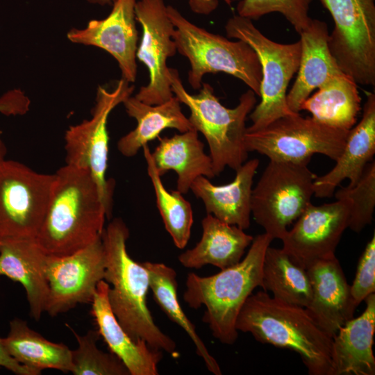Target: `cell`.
I'll return each mask as SVG.
<instances>
[{
    "instance_id": "32",
    "label": "cell",
    "mask_w": 375,
    "mask_h": 375,
    "mask_svg": "<svg viewBox=\"0 0 375 375\" xmlns=\"http://www.w3.org/2000/svg\"><path fill=\"white\" fill-rule=\"evenodd\" d=\"M336 199H348L351 202L348 228L360 232L373 219L375 207V162H369L352 187H341L335 194Z\"/></svg>"
},
{
    "instance_id": "7",
    "label": "cell",
    "mask_w": 375,
    "mask_h": 375,
    "mask_svg": "<svg viewBox=\"0 0 375 375\" xmlns=\"http://www.w3.org/2000/svg\"><path fill=\"white\" fill-rule=\"evenodd\" d=\"M225 30L228 38L242 40L251 47L262 68L261 100L249 114L252 124L246 132L260 130L280 117L297 114L289 109L286 96L289 83L299 69L300 40L290 44L272 41L251 19L238 15L227 21Z\"/></svg>"
},
{
    "instance_id": "31",
    "label": "cell",
    "mask_w": 375,
    "mask_h": 375,
    "mask_svg": "<svg viewBox=\"0 0 375 375\" xmlns=\"http://www.w3.org/2000/svg\"><path fill=\"white\" fill-rule=\"evenodd\" d=\"M75 336L78 347L72 350L74 375H130L120 359L112 353L99 349L97 342L98 331L90 330L84 335H78L69 326Z\"/></svg>"
},
{
    "instance_id": "2",
    "label": "cell",
    "mask_w": 375,
    "mask_h": 375,
    "mask_svg": "<svg viewBox=\"0 0 375 375\" xmlns=\"http://www.w3.org/2000/svg\"><path fill=\"white\" fill-rule=\"evenodd\" d=\"M128 237V228L120 218L111 221L101 235L106 256L103 280L109 284L108 298L111 310L134 340H144L151 347L176 358L179 353L176 342L155 324L147 307L149 273L142 262L129 256L126 249Z\"/></svg>"
},
{
    "instance_id": "12",
    "label": "cell",
    "mask_w": 375,
    "mask_h": 375,
    "mask_svg": "<svg viewBox=\"0 0 375 375\" xmlns=\"http://www.w3.org/2000/svg\"><path fill=\"white\" fill-rule=\"evenodd\" d=\"M106 256L101 236L69 255L47 256L45 274L49 292L45 312L55 317L79 303H91L103 280Z\"/></svg>"
},
{
    "instance_id": "21",
    "label": "cell",
    "mask_w": 375,
    "mask_h": 375,
    "mask_svg": "<svg viewBox=\"0 0 375 375\" xmlns=\"http://www.w3.org/2000/svg\"><path fill=\"white\" fill-rule=\"evenodd\" d=\"M259 165L256 158L246 161L235 170L231 183L216 185L209 178L199 176L190 190L203 203L207 214L245 230L251 224V200L254 175Z\"/></svg>"
},
{
    "instance_id": "23",
    "label": "cell",
    "mask_w": 375,
    "mask_h": 375,
    "mask_svg": "<svg viewBox=\"0 0 375 375\" xmlns=\"http://www.w3.org/2000/svg\"><path fill=\"white\" fill-rule=\"evenodd\" d=\"M198 133L192 128L171 137H159V144L151 153L160 176L170 170L177 174L176 188L181 194L188 193L198 177L211 179L216 176L212 159L205 153Z\"/></svg>"
},
{
    "instance_id": "20",
    "label": "cell",
    "mask_w": 375,
    "mask_h": 375,
    "mask_svg": "<svg viewBox=\"0 0 375 375\" xmlns=\"http://www.w3.org/2000/svg\"><path fill=\"white\" fill-rule=\"evenodd\" d=\"M47 254L36 239L1 241L0 276H6L24 287L30 315L38 321L47 304L49 286L45 274Z\"/></svg>"
},
{
    "instance_id": "41",
    "label": "cell",
    "mask_w": 375,
    "mask_h": 375,
    "mask_svg": "<svg viewBox=\"0 0 375 375\" xmlns=\"http://www.w3.org/2000/svg\"><path fill=\"white\" fill-rule=\"evenodd\" d=\"M0 245H1V241H0Z\"/></svg>"
},
{
    "instance_id": "5",
    "label": "cell",
    "mask_w": 375,
    "mask_h": 375,
    "mask_svg": "<svg viewBox=\"0 0 375 375\" xmlns=\"http://www.w3.org/2000/svg\"><path fill=\"white\" fill-rule=\"evenodd\" d=\"M169 79L174 95L190 109L188 119L192 127L208 142L216 176L226 167L235 171L248 158L246 120L256 104V94L248 90L235 108H228L220 103L208 83L202 82L199 93L192 95L185 89L176 69L169 68Z\"/></svg>"
},
{
    "instance_id": "28",
    "label": "cell",
    "mask_w": 375,
    "mask_h": 375,
    "mask_svg": "<svg viewBox=\"0 0 375 375\" xmlns=\"http://www.w3.org/2000/svg\"><path fill=\"white\" fill-rule=\"evenodd\" d=\"M261 288L272 297L288 303L308 308L312 287L307 270L283 249L269 246L262 263Z\"/></svg>"
},
{
    "instance_id": "26",
    "label": "cell",
    "mask_w": 375,
    "mask_h": 375,
    "mask_svg": "<svg viewBox=\"0 0 375 375\" xmlns=\"http://www.w3.org/2000/svg\"><path fill=\"white\" fill-rule=\"evenodd\" d=\"M3 342L8 353L21 365L41 374L46 369L72 372V350L62 343L51 342L31 329L26 321L15 318Z\"/></svg>"
},
{
    "instance_id": "39",
    "label": "cell",
    "mask_w": 375,
    "mask_h": 375,
    "mask_svg": "<svg viewBox=\"0 0 375 375\" xmlns=\"http://www.w3.org/2000/svg\"><path fill=\"white\" fill-rule=\"evenodd\" d=\"M7 148L2 138V133L0 131V164L6 159Z\"/></svg>"
},
{
    "instance_id": "34",
    "label": "cell",
    "mask_w": 375,
    "mask_h": 375,
    "mask_svg": "<svg viewBox=\"0 0 375 375\" xmlns=\"http://www.w3.org/2000/svg\"><path fill=\"white\" fill-rule=\"evenodd\" d=\"M331 14L334 26L350 31L366 24L375 17V0H319Z\"/></svg>"
},
{
    "instance_id": "35",
    "label": "cell",
    "mask_w": 375,
    "mask_h": 375,
    "mask_svg": "<svg viewBox=\"0 0 375 375\" xmlns=\"http://www.w3.org/2000/svg\"><path fill=\"white\" fill-rule=\"evenodd\" d=\"M375 292V234L367 244L359 259L356 274L351 285V295L358 306Z\"/></svg>"
},
{
    "instance_id": "4",
    "label": "cell",
    "mask_w": 375,
    "mask_h": 375,
    "mask_svg": "<svg viewBox=\"0 0 375 375\" xmlns=\"http://www.w3.org/2000/svg\"><path fill=\"white\" fill-rule=\"evenodd\" d=\"M273 240L266 233L258 235L244 258L235 265L210 276H187L184 301L192 308L206 307L203 321L222 344H233L238 338V316L254 289L262 286L264 256Z\"/></svg>"
},
{
    "instance_id": "16",
    "label": "cell",
    "mask_w": 375,
    "mask_h": 375,
    "mask_svg": "<svg viewBox=\"0 0 375 375\" xmlns=\"http://www.w3.org/2000/svg\"><path fill=\"white\" fill-rule=\"evenodd\" d=\"M312 287V299L307 310L315 322L331 337L353 318L358 307L351 285L338 258L317 261L307 269Z\"/></svg>"
},
{
    "instance_id": "18",
    "label": "cell",
    "mask_w": 375,
    "mask_h": 375,
    "mask_svg": "<svg viewBox=\"0 0 375 375\" xmlns=\"http://www.w3.org/2000/svg\"><path fill=\"white\" fill-rule=\"evenodd\" d=\"M109 284L101 281L93 296L91 314L99 335L128 370L130 375H157L162 351L144 340H134L122 328L112 312L108 298Z\"/></svg>"
},
{
    "instance_id": "17",
    "label": "cell",
    "mask_w": 375,
    "mask_h": 375,
    "mask_svg": "<svg viewBox=\"0 0 375 375\" xmlns=\"http://www.w3.org/2000/svg\"><path fill=\"white\" fill-rule=\"evenodd\" d=\"M374 153L375 94L369 92L363 106L362 118L349 131L344 147L335 160V165L326 174L315 177L314 195L318 198L332 197L335 188L344 179L350 181L347 186L355 185Z\"/></svg>"
},
{
    "instance_id": "8",
    "label": "cell",
    "mask_w": 375,
    "mask_h": 375,
    "mask_svg": "<svg viewBox=\"0 0 375 375\" xmlns=\"http://www.w3.org/2000/svg\"><path fill=\"white\" fill-rule=\"evenodd\" d=\"M308 164L269 160L252 189L251 215L273 239L282 240L311 203L317 176Z\"/></svg>"
},
{
    "instance_id": "3",
    "label": "cell",
    "mask_w": 375,
    "mask_h": 375,
    "mask_svg": "<svg viewBox=\"0 0 375 375\" xmlns=\"http://www.w3.org/2000/svg\"><path fill=\"white\" fill-rule=\"evenodd\" d=\"M237 331L256 340L298 353L310 375H333V338L307 310L276 299L265 292L251 294L238 316Z\"/></svg>"
},
{
    "instance_id": "40",
    "label": "cell",
    "mask_w": 375,
    "mask_h": 375,
    "mask_svg": "<svg viewBox=\"0 0 375 375\" xmlns=\"http://www.w3.org/2000/svg\"><path fill=\"white\" fill-rule=\"evenodd\" d=\"M90 3H99L100 5L113 4L115 0H88Z\"/></svg>"
},
{
    "instance_id": "30",
    "label": "cell",
    "mask_w": 375,
    "mask_h": 375,
    "mask_svg": "<svg viewBox=\"0 0 375 375\" xmlns=\"http://www.w3.org/2000/svg\"><path fill=\"white\" fill-rule=\"evenodd\" d=\"M147 166V173L155 192L156 205L165 229L176 247L183 249L187 245L193 224V211L190 203L179 191H168L155 167L151 152L145 145L142 147Z\"/></svg>"
},
{
    "instance_id": "24",
    "label": "cell",
    "mask_w": 375,
    "mask_h": 375,
    "mask_svg": "<svg viewBox=\"0 0 375 375\" xmlns=\"http://www.w3.org/2000/svg\"><path fill=\"white\" fill-rule=\"evenodd\" d=\"M202 235L192 249L178 256L180 263L189 269L211 265L224 269L238 263L253 237L235 225L227 224L210 214L201 221Z\"/></svg>"
},
{
    "instance_id": "9",
    "label": "cell",
    "mask_w": 375,
    "mask_h": 375,
    "mask_svg": "<svg viewBox=\"0 0 375 375\" xmlns=\"http://www.w3.org/2000/svg\"><path fill=\"white\" fill-rule=\"evenodd\" d=\"M348 133L297 113L280 117L260 130L246 132L244 145L248 152L256 151L269 160L308 163L314 154L319 153L335 161Z\"/></svg>"
},
{
    "instance_id": "27",
    "label": "cell",
    "mask_w": 375,
    "mask_h": 375,
    "mask_svg": "<svg viewBox=\"0 0 375 375\" xmlns=\"http://www.w3.org/2000/svg\"><path fill=\"white\" fill-rule=\"evenodd\" d=\"M361 99L356 83L344 73L333 76L306 99L301 110L328 126L349 131L355 126Z\"/></svg>"
},
{
    "instance_id": "19",
    "label": "cell",
    "mask_w": 375,
    "mask_h": 375,
    "mask_svg": "<svg viewBox=\"0 0 375 375\" xmlns=\"http://www.w3.org/2000/svg\"><path fill=\"white\" fill-rule=\"evenodd\" d=\"M299 35L301 49L297 76L286 96L288 106L294 113L300 112L302 103L313 90L343 73L330 51L326 22L312 19Z\"/></svg>"
},
{
    "instance_id": "11",
    "label": "cell",
    "mask_w": 375,
    "mask_h": 375,
    "mask_svg": "<svg viewBox=\"0 0 375 375\" xmlns=\"http://www.w3.org/2000/svg\"><path fill=\"white\" fill-rule=\"evenodd\" d=\"M134 88L124 78L112 91L99 86L92 118L69 126L65 134L66 165L90 172L98 187L108 219L112 212L113 185L106 178L109 149L107 122L111 111L130 97Z\"/></svg>"
},
{
    "instance_id": "33",
    "label": "cell",
    "mask_w": 375,
    "mask_h": 375,
    "mask_svg": "<svg viewBox=\"0 0 375 375\" xmlns=\"http://www.w3.org/2000/svg\"><path fill=\"white\" fill-rule=\"evenodd\" d=\"M312 0H241L237 5L238 15L250 19L278 12L300 34L310 25L309 9Z\"/></svg>"
},
{
    "instance_id": "29",
    "label": "cell",
    "mask_w": 375,
    "mask_h": 375,
    "mask_svg": "<svg viewBox=\"0 0 375 375\" xmlns=\"http://www.w3.org/2000/svg\"><path fill=\"white\" fill-rule=\"evenodd\" d=\"M149 276L150 290L156 302L173 322L188 335L208 370L215 375H222L217 360L209 353L206 344L196 331L195 326L183 310L178 299V282L176 271L161 262H142Z\"/></svg>"
},
{
    "instance_id": "37",
    "label": "cell",
    "mask_w": 375,
    "mask_h": 375,
    "mask_svg": "<svg viewBox=\"0 0 375 375\" xmlns=\"http://www.w3.org/2000/svg\"><path fill=\"white\" fill-rule=\"evenodd\" d=\"M0 367H4L17 375H37L35 372L19 363L8 353L2 338H0Z\"/></svg>"
},
{
    "instance_id": "14",
    "label": "cell",
    "mask_w": 375,
    "mask_h": 375,
    "mask_svg": "<svg viewBox=\"0 0 375 375\" xmlns=\"http://www.w3.org/2000/svg\"><path fill=\"white\" fill-rule=\"evenodd\" d=\"M351 208L348 199L320 206L310 203L282 238V249L306 269L335 256L336 247L348 228Z\"/></svg>"
},
{
    "instance_id": "38",
    "label": "cell",
    "mask_w": 375,
    "mask_h": 375,
    "mask_svg": "<svg viewBox=\"0 0 375 375\" xmlns=\"http://www.w3.org/2000/svg\"><path fill=\"white\" fill-rule=\"evenodd\" d=\"M228 5H231V0H224ZM218 0H189L191 10L197 14L209 15L218 6Z\"/></svg>"
},
{
    "instance_id": "25",
    "label": "cell",
    "mask_w": 375,
    "mask_h": 375,
    "mask_svg": "<svg viewBox=\"0 0 375 375\" xmlns=\"http://www.w3.org/2000/svg\"><path fill=\"white\" fill-rule=\"evenodd\" d=\"M122 103L127 114L137 122L136 127L117 142L118 151L126 157L136 155L149 142L158 138L166 128L183 133L193 128L175 96L164 103L150 105L131 95Z\"/></svg>"
},
{
    "instance_id": "13",
    "label": "cell",
    "mask_w": 375,
    "mask_h": 375,
    "mask_svg": "<svg viewBox=\"0 0 375 375\" xmlns=\"http://www.w3.org/2000/svg\"><path fill=\"white\" fill-rule=\"evenodd\" d=\"M135 14L142 28L136 58L145 65L149 75L148 84L142 86L135 97L147 104H160L174 96L167 60L177 51L172 38L175 28L164 0H138Z\"/></svg>"
},
{
    "instance_id": "22",
    "label": "cell",
    "mask_w": 375,
    "mask_h": 375,
    "mask_svg": "<svg viewBox=\"0 0 375 375\" xmlns=\"http://www.w3.org/2000/svg\"><path fill=\"white\" fill-rule=\"evenodd\" d=\"M366 307L358 317L352 318L333 338V375H374L373 353L375 332V294L364 300Z\"/></svg>"
},
{
    "instance_id": "6",
    "label": "cell",
    "mask_w": 375,
    "mask_h": 375,
    "mask_svg": "<svg viewBox=\"0 0 375 375\" xmlns=\"http://www.w3.org/2000/svg\"><path fill=\"white\" fill-rule=\"evenodd\" d=\"M167 12L175 28L172 38L177 51L190 62L188 81L193 89L201 88L206 74L224 72L244 82L260 97L262 68L249 44L208 32L190 22L172 6H167Z\"/></svg>"
},
{
    "instance_id": "10",
    "label": "cell",
    "mask_w": 375,
    "mask_h": 375,
    "mask_svg": "<svg viewBox=\"0 0 375 375\" xmlns=\"http://www.w3.org/2000/svg\"><path fill=\"white\" fill-rule=\"evenodd\" d=\"M55 182L18 161L0 164V241L36 239Z\"/></svg>"
},
{
    "instance_id": "36",
    "label": "cell",
    "mask_w": 375,
    "mask_h": 375,
    "mask_svg": "<svg viewBox=\"0 0 375 375\" xmlns=\"http://www.w3.org/2000/svg\"><path fill=\"white\" fill-rule=\"evenodd\" d=\"M27 109V99L19 89L9 90L0 97V113L4 115H23Z\"/></svg>"
},
{
    "instance_id": "1",
    "label": "cell",
    "mask_w": 375,
    "mask_h": 375,
    "mask_svg": "<svg viewBox=\"0 0 375 375\" xmlns=\"http://www.w3.org/2000/svg\"><path fill=\"white\" fill-rule=\"evenodd\" d=\"M106 217V208L90 172L65 165L55 173L36 240L49 256L69 255L101 236Z\"/></svg>"
},
{
    "instance_id": "15",
    "label": "cell",
    "mask_w": 375,
    "mask_h": 375,
    "mask_svg": "<svg viewBox=\"0 0 375 375\" xmlns=\"http://www.w3.org/2000/svg\"><path fill=\"white\" fill-rule=\"evenodd\" d=\"M136 1L115 0L107 17L91 20L86 28H74L67 33V38L72 42L94 46L111 54L118 62L122 78L128 83L134 82L137 76Z\"/></svg>"
}]
</instances>
